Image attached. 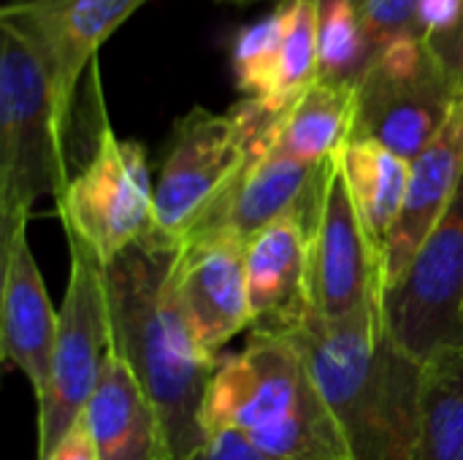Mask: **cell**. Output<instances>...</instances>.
<instances>
[{"label":"cell","instance_id":"obj_27","mask_svg":"<svg viewBox=\"0 0 463 460\" xmlns=\"http://www.w3.org/2000/svg\"><path fill=\"white\" fill-rule=\"evenodd\" d=\"M222 3H239V5H247V3H255V0H222Z\"/></svg>","mask_w":463,"mask_h":460},{"label":"cell","instance_id":"obj_6","mask_svg":"<svg viewBox=\"0 0 463 460\" xmlns=\"http://www.w3.org/2000/svg\"><path fill=\"white\" fill-rule=\"evenodd\" d=\"M355 89L353 138L377 141L410 163L439 136L461 103L450 68L420 33L399 35L374 52Z\"/></svg>","mask_w":463,"mask_h":460},{"label":"cell","instance_id":"obj_20","mask_svg":"<svg viewBox=\"0 0 463 460\" xmlns=\"http://www.w3.org/2000/svg\"><path fill=\"white\" fill-rule=\"evenodd\" d=\"M412 460H463V347L442 350L420 366Z\"/></svg>","mask_w":463,"mask_h":460},{"label":"cell","instance_id":"obj_13","mask_svg":"<svg viewBox=\"0 0 463 460\" xmlns=\"http://www.w3.org/2000/svg\"><path fill=\"white\" fill-rule=\"evenodd\" d=\"M252 333L288 336L309 312V222L288 214L252 239L244 249Z\"/></svg>","mask_w":463,"mask_h":460},{"label":"cell","instance_id":"obj_21","mask_svg":"<svg viewBox=\"0 0 463 460\" xmlns=\"http://www.w3.org/2000/svg\"><path fill=\"white\" fill-rule=\"evenodd\" d=\"M290 0H282L266 19L247 24L236 33L231 46V65L236 87L244 98L263 100L271 108L288 111L282 106V43L288 33Z\"/></svg>","mask_w":463,"mask_h":460},{"label":"cell","instance_id":"obj_9","mask_svg":"<svg viewBox=\"0 0 463 460\" xmlns=\"http://www.w3.org/2000/svg\"><path fill=\"white\" fill-rule=\"evenodd\" d=\"M391 342L415 363L463 347V182L439 225L383 298Z\"/></svg>","mask_w":463,"mask_h":460},{"label":"cell","instance_id":"obj_1","mask_svg":"<svg viewBox=\"0 0 463 460\" xmlns=\"http://www.w3.org/2000/svg\"><path fill=\"white\" fill-rule=\"evenodd\" d=\"M176 249L163 236L122 249L106 263V296L111 347L160 412L171 460H193L209 439L203 404L220 358L198 347L176 306Z\"/></svg>","mask_w":463,"mask_h":460},{"label":"cell","instance_id":"obj_5","mask_svg":"<svg viewBox=\"0 0 463 460\" xmlns=\"http://www.w3.org/2000/svg\"><path fill=\"white\" fill-rule=\"evenodd\" d=\"M68 119L38 57L0 24V244L27 225L38 198L65 195Z\"/></svg>","mask_w":463,"mask_h":460},{"label":"cell","instance_id":"obj_7","mask_svg":"<svg viewBox=\"0 0 463 460\" xmlns=\"http://www.w3.org/2000/svg\"><path fill=\"white\" fill-rule=\"evenodd\" d=\"M62 230L71 249V277L60 306L49 382L38 399V460L84 415L111 350L106 263L79 233Z\"/></svg>","mask_w":463,"mask_h":460},{"label":"cell","instance_id":"obj_3","mask_svg":"<svg viewBox=\"0 0 463 460\" xmlns=\"http://www.w3.org/2000/svg\"><path fill=\"white\" fill-rule=\"evenodd\" d=\"M206 434L228 431L282 460H353L345 434L290 336L252 333L220 355L203 404Z\"/></svg>","mask_w":463,"mask_h":460},{"label":"cell","instance_id":"obj_22","mask_svg":"<svg viewBox=\"0 0 463 460\" xmlns=\"http://www.w3.org/2000/svg\"><path fill=\"white\" fill-rule=\"evenodd\" d=\"M320 79L331 84H358L372 52L361 30L355 0H320L317 22Z\"/></svg>","mask_w":463,"mask_h":460},{"label":"cell","instance_id":"obj_11","mask_svg":"<svg viewBox=\"0 0 463 460\" xmlns=\"http://www.w3.org/2000/svg\"><path fill=\"white\" fill-rule=\"evenodd\" d=\"M247 241L225 225L187 236L174 258L171 290L198 347L220 358L225 344L252 328L247 293Z\"/></svg>","mask_w":463,"mask_h":460},{"label":"cell","instance_id":"obj_28","mask_svg":"<svg viewBox=\"0 0 463 460\" xmlns=\"http://www.w3.org/2000/svg\"><path fill=\"white\" fill-rule=\"evenodd\" d=\"M461 27H463V24H461Z\"/></svg>","mask_w":463,"mask_h":460},{"label":"cell","instance_id":"obj_2","mask_svg":"<svg viewBox=\"0 0 463 460\" xmlns=\"http://www.w3.org/2000/svg\"><path fill=\"white\" fill-rule=\"evenodd\" d=\"M288 336L304 350L353 460H412L420 363L391 342L383 304L339 325L307 312Z\"/></svg>","mask_w":463,"mask_h":460},{"label":"cell","instance_id":"obj_4","mask_svg":"<svg viewBox=\"0 0 463 460\" xmlns=\"http://www.w3.org/2000/svg\"><path fill=\"white\" fill-rule=\"evenodd\" d=\"M285 111L244 98L231 111L203 106L176 119L174 136L155 182V220L163 239L182 244L212 225L236 190L255 152L277 138Z\"/></svg>","mask_w":463,"mask_h":460},{"label":"cell","instance_id":"obj_25","mask_svg":"<svg viewBox=\"0 0 463 460\" xmlns=\"http://www.w3.org/2000/svg\"><path fill=\"white\" fill-rule=\"evenodd\" d=\"M193 460H282L271 458L260 450H255L252 445H247L241 437L228 434V431H214L209 434L206 445L198 450V455Z\"/></svg>","mask_w":463,"mask_h":460},{"label":"cell","instance_id":"obj_26","mask_svg":"<svg viewBox=\"0 0 463 460\" xmlns=\"http://www.w3.org/2000/svg\"><path fill=\"white\" fill-rule=\"evenodd\" d=\"M43 460H100L84 418L76 420V426L57 442V447Z\"/></svg>","mask_w":463,"mask_h":460},{"label":"cell","instance_id":"obj_10","mask_svg":"<svg viewBox=\"0 0 463 460\" xmlns=\"http://www.w3.org/2000/svg\"><path fill=\"white\" fill-rule=\"evenodd\" d=\"M383 298V266L361 228L339 160L331 157L309 225V312L339 325Z\"/></svg>","mask_w":463,"mask_h":460},{"label":"cell","instance_id":"obj_23","mask_svg":"<svg viewBox=\"0 0 463 460\" xmlns=\"http://www.w3.org/2000/svg\"><path fill=\"white\" fill-rule=\"evenodd\" d=\"M418 5L420 0H355L369 52L374 54L393 38L418 33Z\"/></svg>","mask_w":463,"mask_h":460},{"label":"cell","instance_id":"obj_18","mask_svg":"<svg viewBox=\"0 0 463 460\" xmlns=\"http://www.w3.org/2000/svg\"><path fill=\"white\" fill-rule=\"evenodd\" d=\"M336 160L345 174L361 228L383 266V279H385L388 249L404 211L410 160H404L402 155L391 152L377 141H358V138H353L336 155Z\"/></svg>","mask_w":463,"mask_h":460},{"label":"cell","instance_id":"obj_16","mask_svg":"<svg viewBox=\"0 0 463 460\" xmlns=\"http://www.w3.org/2000/svg\"><path fill=\"white\" fill-rule=\"evenodd\" d=\"M81 418L100 460H171L160 412L114 347Z\"/></svg>","mask_w":463,"mask_h":460},{"label":"cell","instance_id":"obj_19","mask_svg":"<svg viewBox=\"0 0 463 460\" xmlns=\"http://www.w3.org/2000/svg\"><path fill=\"white\" fill-rule=\"evenodd\" d=\"M358 117V89L353 84H331L317 79L282 117L271 152L323 165L350 141Z\"/></svg>","mask_w":463,"mask_h":460},{"label":"cell","instance_id":"obj_14","mask_svg":"<svg viewBox=\"0 0 463 460\" xmlns=\"http://www.w3.org/2000/svg\"><path fill=\"white\" fill-rule=\"evenodd\" d=\"M0 352L5 363L27 377L35 399H41L49 382L60 312H54L43 287L41 268L27 241V225L0 244Z\"/></svg>","mask_w":463,"mask_h":460},{"label":"cell","instance_id":"obj_17","mask_svg":"<svg viewBox=\"0 0 463 460\" xmlns=\"http://www.w3.org/2000/svg\"><path fill=\"white\" fill-rule=\"evenodd\" d=\"M326 168L328 163L309 165V163L288 160L271 149H260L247 163L220 217L206 228L225 225L247 241L258 230L288 214H301L312 225L320 190L326 182Z\"/></svg>","mask_w":463,"mask_h":460},{"label":"cell","instance_id":"obj_8","mask_svg":"<svg viewBox=\"0 0 463 460\" xmlns=\"http://www.w3.org/2000/svg\"><path fill=\"white\" fill-rule=\"evenodd\" d=\"M57 209L62 228L79 233L103 263L138 241L160 236L144 146L117 138L103 122L87 165L71 179Z\"/></svg>","mask_w":463,"mask_h":460},{"label":"cell","instance_id":"obj_15","mask_svg":"<svg viewBox=\"0 0 463 460\" xmlns=\"http://www.w3.org/2000/svg\"><path fill=\"white\" fill-rule=\"evenodd\" d=\"M463 182V100L439 136L410 163L404 211L396 225L388 260L385 293L404 277L415 252L448 214Z\"/></svg>","mask_w":463,"mask_h":460},{"label":"cell","instance_id":"obj_24","mask_svg":"<svg viewBox=\"0 0 463 460\" xmlns=\"http://www.w3.org/2000/svg\"><path fill=\"white\" fill-rule=\"evenodd\" d=\"M463 24V0H420L418 5V33L429 41L442 43L453 38Z\"/></svg>","mask_w":463,"mask_h":460},{"label":"cell","instance_id":"obj_12","mask_svg":"<svg viewBox=\"0 0 463 460\" xmlns=\"http://www.w3.org/2000/svg\"><path fill=\"white\" fill-rule=\"evenodd\" d=\"M149 0H11L0 24L14 30L43 65L71 108L79 79L95 52Z\"/></svg>","mask_w":463,"mask_h":460}]
</instances>
